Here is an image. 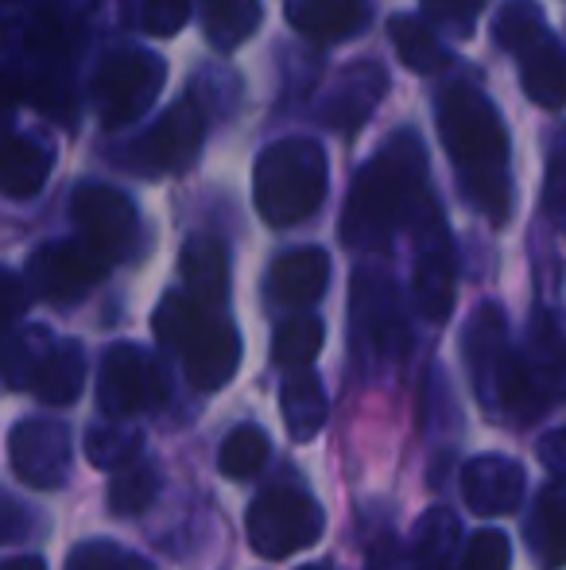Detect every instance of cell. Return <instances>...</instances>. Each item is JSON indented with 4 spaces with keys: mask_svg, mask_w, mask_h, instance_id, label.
<instances>
[{
    "mask_svg": "<svg viewBox=\"0 0 566 570\" xmlns=\"http://www.w3.org/2000/svg\"><path fill=\"white\" fill-rule=\"evenodd\" d=\"M438 132L458 167L461 195L481 210L493 226H505L513 214V183H508V136L497 109L474 86H450L438 101Z\"/></svg>",
    "mask_w": 566,
    "mask_h": 570,
    "instance_id": "1",
    "label": "cell"
},
{
    "mask_svg": "<svg viewBox=\"0 0 566 570\" xmlns=\"http://www.w3.org/2000/svg\"><path fill=\"white\" fill-rule=\"evenodd\" d=\"M427 198L424 144L411 132H396L357 171L346 214H341V240L361 253L385 248L404 222H416Z\"/></svg>",
    "mask_w": 566,
    "mask_h": 570,
    "instance_id": "2",
    "label": "cell"
},
{
    "mask_svg": "<svg viewBox=\"0 0 566 570\" xmlns=\"http://www.w3.org/2000/svg\"><path fill=\"white\" fill-rule=\"evenodd\" d=\"M156 334L167 350H175L187 368V381L198 392H218L241 361V338L234 323L214 315V307L190 295H167L156 311Z\"/></svg>",
    "mask_w": 566,
    "mask_h": 570,
    "instance_id": "3",
    "label": "cell"
},
{
    "mask_svg": "<svg viewBox=\"0 0 566 570\" xmlns=\"http://www.w3.org/2000/svg\"><path fill=\"white\" fill-rule=\"evenodd\" d=\"M326 179L330 171H326V151L318 140L291 136V140L268 144L257 159V179H252L260 218L276 229L307 222L322 206Z\"/></svg>",
    "mask_w": 566,
    "mask_h": 570,
    "instance_id": "4",
    "label": "cell"
},
{
    "mask_svg": "<svg viewBox=\"0 0 566 570\" xmlns=\"http://www.w3.org/2000/svg\"><path fill=\"white\" fill-rule=\"evenodd\" d=\"M497 39L520 59V86L536 106H566V62L536 0H513L497 16Z\"/></svg>",
    "mask_w": 566,
    "mask_h": 570,
    "instance_id": "5",
    "label": "cell"
},
{
    "mask_svg": "<svg viewBox=\"0 0 566 570\" xmlns=\"http://www.w3.org/2000/svg\"><path fill=\"white\" fill-rule=\"evenodd\" d=\"M167 82V67L159 55L143 47H121L98 67L93 78V101L109 128H125L151 109Z\"/></svg>",
    "mask_w": 566,
    "mask_h": 570,
    "instance_id": "6",
    "label": "cell"
},
{
    "mask_svg": "<svg viewBox=\"0 0 566 570\" xmlns=\"http://www.w3.org/2000/svg\"><path fill=\"white\" fill-rule=\"evenodd\" d=\"M322 509L299 485H268L249 509V543L265 559H287L322 535Z\"/></svg>",
    "mask_w": 566,
    "mask_h": 570,
    "instance_id": "7",
    "label": "cell"
},
{
    "mask_svg": "<svg viewBox=\"0 0 566 570\" xmlns=\"http://www.w3.org/2000/svg\"><path fill=\"white\" fill-rule=\"evenodd\" d=\"M167 396L163 368L151 361V353H143L140 345H113L101 361L98 376V404L109 420H132L151 407H159Z\"/></svg>",
    "mask_w": 566,
    "mask_h": 570,
    "instance_id": "8",
    "label": "cell"
},
{
    "mask_svg": "<svg viewBox=\"0 0 566 570\" xmlns=\"http://www.w3.org/2000/svg\"><path fill=\"white\" fill-rule=\"evenodd\" d=\"M206 140V114L198 98H182L167 109L148 132L132 144V167L143 175H171L182 171L198 156Z\"/></svg>",
    "mask_w": 566,
    "mask_h": 570,
    "instance_id": "9",
    "label": "cell"
},
{
    "mask_svg": "<svg viewBox=\"0 0 566 570\" xmlns=\"http://www.w3.org/2000/svg\"><path fill=\"white\" fill-rule=\"evenodd\" d=\"M109 272V261L93 253L82 237L54 240L43 245L28 264V292H36L47 303H78L101 276Z\"/></svg>",
    "mask_w": 566,
    "mask_h": 570,
    "instance_id": "10",
    "label": "cell"
},
{
    "mask_svg": "<svg viewBox=\"0 0 566 570\" xmlns=\"http://www.w3.org/2000/svg\"><path fill=\"white\" fill-rule=\"evenodd\" d=\"M70 214H75V226H78V237L101 253L109 264L129 256L132 240H137V229H140V218H137V206L113 187H82L70 203Z\"/></svg>",
    "mask_w": 566,
    "mask_h": 570,
    "instance_id": "11",
    "label": "cell"
},
{
    "mask_svg": "<svg viewBox=\"0 0 566 570\" xmlns=\"http://www.w3.org/2000/svg\"><path fill=\"white\" fill-rule=\"evenodd\" d=\"M419 226V253H416V307L419 315L430 323H443L454 307V245L446 233L438 206L424 203V210L416 214Z\"/></svg>",
    "mask_w": 566,
    "mask_h": 570,
    "instance_id": "12",
    "label": "cell"
},
{
    "mask_svg": "<svg viewBox=\"0 0 566 570\" xmlns=\"http://www.w3.org/2000/svg\"><path fill=\"white\" fill-rule=\"evenodd\" d=\"M8 458L20 481L59 489L70 478V431L54 420H20L8 435Z\"/></svg>",
    "mask_w": 566,
    "mask_h": 570,
    "instance_id": "13",
    "label": "cell"
},
{
    "mask_svg": "<svg viewBox=\"0 0 566 570\" xmlns=\"http://www.w3.org/2000/svg\"><path fill=\"white\" fill-rule=\"evenodd\" d=\"M349 318H354L357 342L365 350L393 353L404 342L400 303H396L388 276L380 272H357L354 287H349Z\"/></svg>",
    "mask_w": 566,
    "mask_h": 570,
    "instance_id": "14",
    "label": "cell"
},
{
    "mask_svg": "<svg viewBox=\"0 0 566 570\" xmlns=\"http://www.w3.org/2000/svg\"><path fill=\"white\" fill-rule=\"evenodd\" d=\"M524 465L500 454H481L461 470V497L477 517H505L524 497Z\"/></svg>",
    "mask_w": 566,
    "mask_h": 570,
    "instance_id": "15",
    "label": "cell"
},
{
    "mask_svg": "<svg viewBox=\"0 0 566 570\" xmlns=\"http://www.w3.org/2000/svg\"><path fill=\"white\" fill-rule=\"evenodd\" d=\"M385 90H388L385 67H377V62H354V67L334 82V90L326 94L322 120L341 136L361 132V125L373 117V109L385 98Z\"/></svg>",
    "mask_w": 566,
    "mask_h": 570,
    "instance_id": "16",
    "label": "cell"
},
{
    "mask_svg": "<svg viewBox=\"0 0 566 570\" xmlns=\"http://www.w3.org/2000/svg\"><path fill=\"white\" fill-rule=\"evenodd\" d=\"M330 256L322 248H291L268 272V299L276 307H310L326 292Z\"/></svg>",
    "mask_w": 566,
    "mask_h": 570,
    "instance_id": "17",
    "label": "cell"
},
{
    "mask_svg": "<svg viewBox=\"0 0 566 570\" xmlns=\"http://www.w3.org/2000/svg\"><path fill=\"white\" fill-rule=\"evenodd\" d=\"M28 384L43 404H75L86 384V353L78 342H54L36 353L28 368Z\"/></svg>",
    "mask_w": 566,
    "mask_h": 570,
    "instance_id": "18",
    "label": "cell"
},
{
    "mask_svg": "<svg viewBox=\"0 0 566 570\" xmlns=\"http://www.w3.org/2000/svg\"><path fill=\"white\" fill-rule=\"evenodd\" d=\"M284 12L299 36L338 43L369 23V0H287Z\"/></svg>",
    "mask_w": 566,
    "mask_h": 570,
    "instance_id": "19",
    "label": "cell"
},
{
    "mask_svg": "<svg viewBox=\"0 0 566 570\" xmlns=\"http://www.w3.org/2000/svg\"><path fill=\"white\" fill-rule=\"evenodd\" d=\"M47 175H51V151L31 136L0 125V195L31 198L43 190Z\"/></svg>",
    "mask_w": 566,
    "mask_h": 570,
    "instance_id": "20",
    "label": "cell"
},
{
    "mask_svg": "<svg viewBox=\"0 0 566 570\" xmlns=\"http://www.w3.org/2000/svg\"><path fill=\"white\" fill-rule=\"evenodd\" d=\"M182 284L187 295L206 307H218L226 299L229 268H226V248L214 237H195L182 248Z\"/></svg>",
    "mask_w": 566,
    "mask_h": 570,
    "instance_id": "21",
    "label": "cell"
},
{
    "mask_svg": "<svg viewBox=\"0 0 566 570\" xmlns=\"http://www.w3.org/2000/svg\"><path fill=\"white\" fill-rule=\"evenodd\" d=\"M280 412L287 423V435H291L295 443H310V439L322 431L326 396H322V384H318V376L310 373V368H299V373L287 376Z\"/></svg>",
    "mask_w": 566,
    "mask_h": 570,
    "instance_id": "22",
    "label": "cell"
},
{
    "mask_svg": "<svg viewBox=\"0 0 566 570\" xmlns=\"http://www.w3.org/2000/svg\"><path fill=\"white\" fill-rule=\"evenodd\" d=\"M260 20H265L260 0H206L202 8V28L218 51L241 47L260 28Z\"/></svg>",
    "mask_w": 566,
    "mask_h": 570,
    "instance_id": "23",
    "label": "cell"
},
{
    "mask_svg": "<svg viewBox=\"0 0 566 570\" xmlns=\"http://www.w3.org/2000/svg\"><path fill=\"white\" fill-rule=\"evenodd\" d=\"M388 36H393V47H396V55H400V62L408 70H416V75H438V70L450 62V55L438 43V36L427 23H419L416 16H393Z\"/></svg>",
    "mask_w": 566,
    "mask_h": 570,
    "instance_id": "24",
    "label": "cell"
},
{
    "mask_svg": "<svg viewBox=\"0 0 566 570\" xmlns=\"http://www.w3.org/2000/svg\"><path fill=\"white\" fill-rule=\"evenodd\" d=\"M318 350H322V323L310 315L287 318L272 338V361L280 368H291V373L310 368V361H315Z\"/></svg>",
    "mask_w": 566,
    "mask_h": 570,
    "instance_id": "25",
    "label": "cell"
},
{
    "mask_svg": "<svg viewBox=\"0 0 566 570\" xmlns=\"http://www.w3.org/2000/svg\"><path fill=\"white\" fill-rule=\"evenodd\" d=\"M536 543L547 570L566 567V478H555V485L539 501Z\"/></svg>",
    "mask_w": 566,
    "mask_h": 570,
    "instance_id": "26",
    "label": "cell"
},
{
    "mask_svg": "<svg viewBox=\"0 0 566 570\" xmlns=\"http://www.w3.org/2000/svg\"><path fill=\"white\" fill-rule=\"evenodd\" d=\"M143 446V435L132 423H98V428H90V435H86V454H90V462L98 465V470H121V465H129L137 451Z\"/></svg>",
    "mask_w": 566,
    "mask_h": 570,
    "instance_id": "27",
    "label": "cell"
},
{
    "mask_svg": "<svg viewBox=\"0 0 566 570\" xmlns=\"http://www.w3.org/2000/svg\"><path fill=\"white\" fill-rule=\"evenodd\" d=\"M272 454V443L260 428H237L234 435L221 443V458H218V470L226 478H237V481H249L260 473V465L268 462Z\"/></svg>",
    "mask_w": 566,
    "mask_h": 570,
    "instance_id": "28",
    "label": "cell"
},
{
    "mask_svg": "<svg viewBox=\"0 0 566 570\" xmlns=\"http://www.w3.org/2000/svg\"><path fill=\"white\" fill-rule=\"evenodd\" d=\"M458 540V520L450 509H430L416 528V548H411V563L424 570H438L450 559V548Z\"/></svg>",
    "mask_w": 566,
    "mask_h": 570,
    "instance_id": "29",
    "label": "cell"
},
{
    "mask_svg": "<svg viewBox=\"0 0 566 570\" xmlns=\"http://www.w3.org/2000/svg\"><path fill=\"white\" fill-rule=\"evenodd\" d=\"M159 493V478L151 465H121V473L113 478V485H109V509L117 512V517H137V512L148 509L151 501H156Z\"/></svg>",
    "mask_w": 566,
    "mask_h": 570,
    "instance_id": "30",
    "label": "cell"
},
{
    "mask_svg": "<svg viewBox=\"0 0 566 570\" xmlns=\"http://www.w3.org/2000/svg\"><path fill=\"white\" fill-rule=\"evenodd\" d=\"M190 20L187 0H129V23L148 36H175Z\"/></svg>",
    "mask_w": 566,
    "mask_h": 570,
    "instance_id": "31",
    "label": "cell"
},
{
    "mask_svg": "<svg viewBox=\"0 0 566 570\" xmlns=\"http://www.w3.org/2000/svg\"><path fill=\"white\" fill-rule=\"evenodd\" d=\"M513 563V548H508V535L497 532V528H485L469 540L466 559H461V570H508Z\"/></svg>",
    "mask_w": 566,
    "mask_h": 570,
    "instance_id": "32",
    "label": "cell"
},
{
    "mask_svg": "<svg viewBox=\"0 0 566 570\" xmlns=\"http://www.w3.org/2000/svg\"><path fill=\"white\" fill-rule=\"evenodd\" d=\"M23 311H28V284L0 268V373H4V357H8V331L20 323Z\"/></svg>",
    "mask_w": 566,
    "mask_h": 570,
    "instance_id": "33",
    "label": "cell"
},
{
    "mask_svg": "<svg viewBox=\"0 0 566 570\" xmlns=\"http://www.w3.org/2000/svg\"><path fill=\"white\" fill-rule=\"evenodd\" d=\"M544 203L555 218L566 214V125L555 132L552 148H547V179H544Z\"/></svg>",
    "mask_w": 566,
    "mask_h": 570,
    "instance_id": "34",
    "label": "cell"
},
{
    "mask_svg": "<svg viewBox=\"0 0 566 570\" xmlns=\"http://www.w3.org/2000/svg\"><path fill=\"white\" fill-rule=\"evenodd\" d=\"M485 0H424V12L438 23H450V28L466 31L477 20Z\"/></svg>",
    "mask_w": 566,
    "mask_h": 570,
    "instance_id": "35",
    "label": "cell"
},
{
    "mask_svg": "<svg viewBox=\"0 0 566 570\" xmlns=\"http://www.w3.org/2000/svg\"><path fill=\"white\" fill-rule=\"evenodd\" d=\"M121 556V548L109 540H90V543H78L67 559V570H106L113 559Z\"/></svg>",
    "mask_w": 566,
    "mask_h": 570,
    "instance_id": "36",
    "label": "cell"
},
{
    "mask_svg": "<svg viewBox=\"0 0 566 570\" xmlns=\"http://www.w3.org/2000/svg\"><path fill=\"white\" fill-rule=\"evenodd\" d=\"M23 532H28V512H23L20 501H12V497L0 489V548L23 540Z\"/></svg>",
    "mask_w": 566,
    "mask_h": 570,
    "instance_id": "37",
    "label": "cell"
},
{
    "mask_svg": "<svg viewBox=\"0 0 566 570\" xmlns=\"http://www.w3.org/2000/svg\"><path fill=\"white\" fill-rule=\"evenodd\" d=\"M365 570H416V563H411V556L400 548V543L388 535V540H380L377 548H373L369 556V567Z\"/></svg>",
    "mask_w": 566,
    "mask_h": 570,
    "instance_id": "38",
    "label": "cell"
},
{
    "mask_svg": "<svg viewBox=\"0 0 566 570\" xmlns=\"http://www.w3.org/2000/svg\"><path fill=\"white\" fill-rule=\"evenodd\" d=\"M539 454H544L547 470L555 473V478H566V428L563 431H552V435L539 443Z\"/></svg>",
    "mask_w": 566,
    "mask_h": 570,
    "instance_id": "39",
    "label": "cell"
},
{
    "mask_svg": "<svg viewBox=\"0 0 566 570\" xmlns=\"http://www.w3.org/2000/svg\"><path fill=\"white\" fill-rule=\"evenodd\" d=\"M0 570H47V563H43V559H36V556H16V559H4Z\"/></svg>",
    "mask_w": 566,
    "mask_h": 570,
    "instance_id": "40",
    "label": "cell"
},
{
    "mask_svg": "<svg viewBox=\"0 0 566 570\" xmlns=\"http://www.w3.org/2000/svg\"><path fill=\"white\" fill-rule=\"evenodd\" d=\"M106 570H151V563H148V559H137V556H125V551H121V556H117V559H113V563H109Z\"/></svg>",
    "mask_w": 566,
    "mask_h": 570,
    "instance_id": "41",
    "label": "cell"
},
{
    "mask_svg": "<svg viewBox=\"0 0 566 570\" xmlns=\"http://www.w3.org/2000/svg\"><path fill=\"white\" fill-rule=\"evenodd\" d=\"M299 570H322V567H299Z\"/></svg>",
    "mask_w": 566,
    "mask_h": 570,
    "instance_id": "42",
    "label": "cell"
}]
</instances>
